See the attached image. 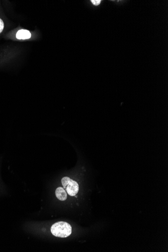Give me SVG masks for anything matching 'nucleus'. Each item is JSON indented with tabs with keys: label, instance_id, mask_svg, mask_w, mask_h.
Instances as JSON below:
<instances>
[{
	"label": "nucleus",
	"instance_id": "obj_2",
	"mask_svg": "<svg viewBox=\"0 0 168 252\" xmlns=\"http://www.w3.org/2000/svg\"><path fill=\"white\" fill-rule=\"evenodd\" d=\"M61 184L66 193L71 196H75L78 194L79 186L76 181L68 177H65L61 179Z\"/></svg>",
	"mask_w": 168,
	"mask_h": 252
},
{
	"label": "nucleus",
	"instance_id": "obj_5",
	"mask_svg": "<svg viewBox=\"0 0 168 252\" xmlns=\"http://www.w3.org/2000/svg\"><path fill=\"white\" fill-rule=\"evenodd\" d=\"M4 24L3 20L1 19H0V33H1L4 29Z\"/></svg>",
	"mask_w": 168,
	"mask_h": 252
},
{
	"label": "nucleus",
	"instance_id": "obj_1",
	"mask_svg": "<svg viewBox=\"0 0 168 252\" xmlns=\"http://www.w3.org/2000/svg\"><path fill=\"white\" fill-rule=\"evenodd\" d=\"M51 232L55 237L65 238L71 234V225L66 222H60L55 223L51 227Z\"/></svg>",
	"mask_w": 168,
	"mask_h": 252
},
{
	"label": "nucleus",
	"instance_id": "obj_3",
	"mask_svg": "<svg viewBox=\"0 0 168 252\" xmlns=\"http://www.w3.org/2000/svg\"><path fill=\"white\" fill-rule=\"evenodd\" d=\"M55 195L59 200L65 201L67 199V193L63 187H59L55 190Z\"/></svg>",
	"mask_w": 168,
	"mask_h": 252
},
{
	"label": "nucleus",
	"instance_id": "obj_6",
	"mask_svg": "<svg viewBox=\"0 0 168 252\" xmlns=\"http://www.w3.org/2000/svg\"><path fill=\"white\" fill-rule=\"evenodd\" d=\"M91 2H92V4H94V5L97 6L100 4L101 1V0H92Z\"/></svg>",
	"mask_w": 168,
	"mask_h": 252
},
{
	"label": "nucleus",
	"instance_id": "obj_4",
	"mask_svg": "<svg viewBox=\"0 0 168 252\" xmlns=\"http://www.w3.org/2000/svg\"><path fill=\"white\" fill-rule=\"evenodd\" d=\"M30 32L27 30L21 29L18 31L16 34V38L18 39H27L30 38Z\"/></svg>",
	"mask_w": 168,
	"mask_h": 252
}]
</instances>
